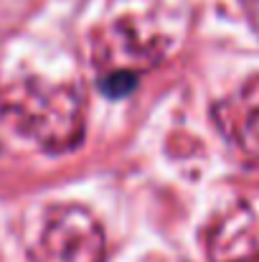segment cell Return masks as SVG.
<instances>
[{
    "mask_svg": "<svg viewBox=\"0 0 259 262\" xmlns=\"http://www.w3.org/2000/svg\"><path fill=\"white\" fill-rule=\"evenodd\" d=\"M46 262H99L104 255V234L82 209L54 211L38 237Z\"/></svg>",
    "mask_w": 259,
    "mask_h": 262,
    "instance_id": "cell-1",
    "label": "cell"
}]
</instances>
